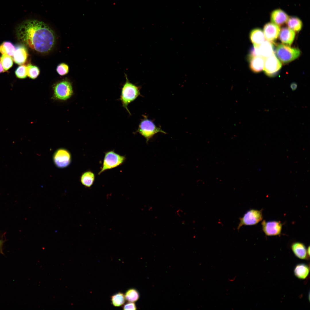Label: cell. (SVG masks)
Here are the masks:
<instances>
[{"label":"cell","mask_w":310,"mask_h":310,"mask_svg":"<svg viewBox=\"0 0 310 310\" xmlns=\"http://www.w3.org/2000/svg\"><path fill=\"white\" fill-rule=\"evenodd\" d=\"M282 66L281 62L274 53L264 59L263 70L265 74L269 76L274 75Z\"/></svg>","instance_id":"obj_9"},{"label":"cell","mask_w":310,"mask_h":310,"mask_svg":"<svg viewBox=\"0 0 310 310\" xmlns=\"http://www.w3.org/2000/svg\"><path fill=\"white\" fill-rule=\"evenodd\" d=\"M16 32L19 40L24 45L38 53L50 51L55 44L54 32L41 21L35 19L24 21L17 27Z\"/></svg>","instance_id":"obj_1"},{"label":"cell","mask_w":310,"mask_h":310,"mask_svg":"<svg viewBox=\"0 0 310 310\" xmlns=\"http://www.w3.org/2000/svg\"><path fill=\"white\" fill-rule=\"evenodd\" d=\"M124 310H136L137 307L133 302H129L125 304L123 307Z\"/></svg>","instance_id":"obj_30"},{"label":"cell","mask_w":310,"mask_h":310,"mask_svg":"<svg viewBox=\"0 0 310 310\" xmlns=\"http://www.w3.org/2000/svg\"><path fill=\"white\" fill-rule=\"evenodd\" d=\"M16 77L20 79H24L26 78L27 74V66L25 65H22L19 66L15 71Z\"/></svg>","instance_id":"obj_27"},{"label":"cell","mask_w":310,"mask_h":310,"mask_svg":"<svg viewBox=\"0 0 310 310\" xmlns=\"http://www.w3.org/2000/svg\"><path fill=\"white\" fill-rule=\"evenodd\" d=\"M137 131L146 139V142L156 134L158 132L166 133L156 127L151 120L145 117L140 122Z\"/></svg>","instance_id":"obj_6"},{"label":"cell","mask_w":310,"mask_h":310,"mask_svg":"<svg viewBox=\"0 0 310 310\" xmlns=\"http://www.w3.org/2000/svg\"><path fill=\"white\" fill-rule=\"evenodd\" d=\"M53 99L65 101L70 98L73 94L71 82L67 80L60 81L54 85L53 87Z\"/></svg>","instance_id":"obj_3"},{"label":"cell","mask_w":310,"mask_h":310,"mask_svg":"<svg viewBox=\"0 0 310 310\" xmlns=\"http://www.w3.org/2000/svg\"><path fill=\"white\" fill-rule=\"evenodd\" d=\"M124 295L125 300L129 302H135L138 300L140 297L138 291L133 288L128 289Z\"/></svg>","instance_id":"obj_24"},{"label":"cell","mask_w":310,"mask_h":310,"mask_svg":"<svg viewBox=\"0 0 310 310\" xmlns=\"http://www.w3.org/2000/svg\"><path fill=\"white\" fill-rule=\"evenodd\" d=\"M126 158L125 156L120 155L113 150L105 152L101 168L98 174L100 175L107 170L116 168L122 164Z\"/></svg>","instance_id":"obj_5"},{"label":"cell","mask_w":310,"mask_h":310,"mask_svg":"<svg viewBox=\"0 0 310 310\" xmlns=\"http://www.w3.org/2000/svg\"><path fill=\"white\" fill-rule=\"evenodd\" d=\"M95 179V174L90 170L87 171L83 173L80 178L81 183L87 187H90L92 185Z\"/></svg>","instance_id":"obj_21"},{"label":"cell","mask_w":310,"mask_h":310,"mask_svg":"<svg viewBox=\"0 0 310 310\" xmlns=\"http://www.w3.org/2000/svg\"><path fill=\"white\" fill-rule=\"evenodd\" d=\"M264 59L261 56H256L248 59L251 70L255 73H259L263 70Z\"/></svg>","instance_id":"obj_16"},{"label":"cell","mask_w":310,"mask_h":310,"mask_svg":"<svg viewBox=\"0 0 310 310\" xmlns=\"http://www.w3.org/2000/svg\"><path fill=\"white\" fill-rule=\"evenodd\" d=\"M53 160L55 165L59 168H64L70 164L71 156L70 153L67 149L61 148L58 149L54 153Z\"/></svg>","instance_id":"obj_8"},{"label":"cell","mask_w":310,"mask_h":310,"mask_svg":"<svg viewBox=\"0 0 310 310\" xmlns=\"http://www.w3.org/2000/svg\"><path fill=\"white\" fill-rule=\"evenodd\" d=\"M295 36L294 31L288 27H285L280 29L278 36L282 43L290 46L293 42Z\"/></svg>","instance_id":"obj_14"},{"label":"cell","mask_w":310,"mask_h":310,"mask_svg":"<svg viewBox=\"0 0 310 310\" xmlns=\"http://www.w3.org/2000/svg\"><path fill=\"white\" fill-rule=\"evenodd\" d=\"M309 270V267L307 264L304 263L299 264L294 268V274L299 279H305L308 277Z\"/></svg>","instance_id":"obj_18"},{"label":"cell","mask_w":310,"mask_h":310,"mask_svg":"<svg viewBox=\"0 0 310 310\" xmlns=\"http://www.w3.org/2000/svg\"><path fill=\"white\" fill-rule=\"evenodd\" d=\"M307 253L308 256L309 257L310 255V246H309L307 249Z\"/></svg>","instance_id":"obj_34"},{"label":"cell","mask_w":310,"mask_h":310,"mask_svg":"<svg viewBox=\"0 0 310 310\" xmlns=\"http://www.w3.org/2000/svg\"><path fill=\"white\" fill-rule=\"evenodd\" d=\"M291 248L294 254L297 257L302 259H307L309 257L307 253V249L303 243L298 242L292 243Z\"/></svg>","instance_id":"obj_15"},{"label":"cell","mask_w":310,"mask_h":310,"mask_svg":"<svg viewBox=\"0 0 310 310\" xmlns=\"http://www.w3.org/2000/svg\"><path fill=\"white\" fill-rule=\"evenodd\" d=\"M276 53L280 61L286 64L297 58L301 55V52L298 48L279 44L276 48Z\"/></svg>","instance_id":"obj_4"},{"label":"cell","mask_w":310,"mask_h":310,"mask_svg":"<svg viewBox=\"0 0 310 310\" xmlns=\"http://www.w3.org/2000/svg\"><path fill=\"white\" fill-rule=\"evenodd\" d=\"M263 219L262 210L251 209L246 212L242 217L240 218V222L237 228L239 230L243 225L251 226L256 224Z\"/></svg>","instance_id":"obj_7"},{"label":"cell","mask_w":310,"mask_h":310,"mask_svg":"<svg viewBox=\"0 0 310 310\" xmlns=\"http://www.w3.org/2000/svg\"><path fill=\"white\" fill-rule=\"evenodd\" d=\"M5 71L4 70V69L3 67V66L2 65L1 62V59H0V73H2V72H5Z\"/></svg>","instance_id":"obj_33"},{"label":"cell","mask_w":310,"mask_h":310,"mask_svg":"<svg viewBox=\"0 0 310 310\" xmlns=\"http://www.w3.org/2000/svg\"><path fill=\"white\" fill-rule=\"evenodd\" d=\"M126 81L121 89L120 100L122 106L131 115L127 106L140 95L139 87L130 82L125 74Z\"/></svg>","instance_id":"obj_2"},{"label":"cell","mask_w":310,"mask_h":310,"mask_svg":"<svg viewBox=\"0 0 310 310\" xmlns=\"http://www.w3.org/2000/svg\"><path fill=\"white\" fill-rule=\"evenodd\" d=\"M297 87V85L296 83L293 82L290 85V87L291 90L294 91L296 90Z\"/></svg>","instance_id":"obj_32"},{"label":"cell","mask_w":310,"mask_h":310,"mask_svg":"<svg viewBox=\"0 0 310 310\" xmlns=\"http://www.w3.org/2000/svg\"><path fill=\"white\" fill-rule=\"evenodd\" d=\"M258 46H259L253 45V47L250 49L248 56V59L254 57L261 56L259 51Z\"/></svg>","instance_id":"obj_29"},{"label":"cell","mask_w":310,"mask_h":310,"mask_svg":"<svg viewBox=\"0 0 310 310\" xmlns=\"http://www.w3.org/2000/svg\"><path fill=\"white\" fill-rule=\"evenodd\" d=\"M125 301L124 294L121 292H118L111 297V301L113 306L116 307H120L124 304Z\"/></svg>","instance_id":"obj_23"},{"label":"cell","mask_w":310,"mask_h":310,"mask_svg":"<svg viewBox=\"0 0 310 310\" xmlns=\"http://www.w3.org/2000/svg\"><path fill=\"white\" fill-rule=\"evenodd\" d=\"M15 50V47L10 42L5 41L0 45V53L2 55L13 56Z\"/></svg>","instance_id":"obj_22"},{"label":"cell","mask_w":310,"mask_h":310,"mask_svg":"<svg viewBox=\"0 0 310 310\" xmlns=\"http://www.w3.org/2000/svg\"><path fill=\"white\" fill-rule=\"evenodd\" d=\"M0 59L3 67L5 71L12 67L13 61L10 56L7 55H2Z\"/></svg>","instance_id":"obj_26"},{"label":"cell","mask_w":310,"mask_h":310,"mask_svg":"<svg viewBox=\"0 0 310 310\" xmlns=\"http://www.w3.org/2000/svg\"><path fill=\"white\" fill-rule=\"evenodd\" d=\"M258 49L260 56L264 58L270 56L274 53L272 43L267 40H265L259 46Z\"/></svg>","instance_id":"obj_19"},{"label":"cell","mask_w":310,"mask_h":310,"mask_svg":"<svg viewBox=\"0 0 310 310\" xmlns=\"http://www.w3.org/2000/svg\"><path fill=\"white\" fill-rule=\"evenodd\" d=\"M40 71L37 67L29 64L27 66V76L30 78L34 79L39 75Z\"/></svg>","instance_id":"obj_25"},{"label":"cell","mask_w":310,"mask_h":310,"mask_svg":"<svg viewBox=\"0 0 310 310\" xmlns=\"http://www.w3.org/2000/svg\"><path fill=\"white\" fill-rule=\"evenodd\" d=\"M287 27L295 32H299L303 27V22L301 20L296 16L289 17L286 23Z\"/></svg>","instance_id":"obj_20"},{"label":"cell","mask_w":310,"mask_h":310,"mask_svg":"<svg viewBox=\"0 0 310 310\" xmlns=\"http://www.w3.org/2000/svg\"><path fill=\"white\" fill-rule=\"evenodd\" d=\"M280 30L279 26L271 22L266 23L264 25L263 31L265 38L267 40L273 42L277 38Z\"/></svg>","instance_id":"obj_11"},{"label":"cell","mask_w":310,"mask_h":310,"mask_svg":"<svg viewBox=\"0 0 310 310\" xmlns=\"http://www.w3.org/2000/svg\"><path fill=\"white\" fill-rule=\"evenodd\" d=\"M235 278H233V279H229V281H231V282H232V281H234V280H235Z\"/></svg>","instance_id":"obj_35"},{"label":"cell","mask_w":310,"mask_h":310,"mask_svg":"<svg viewBox=\"0 0 310 310\" xmlns=\"http://www.w3.org/2000/svg\"><path fill=\"white\" fill-rule=\"evenodd\" d=\"M261 224L262 230L266 236H277L281 233L282 224L279 221L263 220Z\"/></svg>","instance_id":"obj_10"},{"label":"cell","mask_w":310,"mask_h":310,"mask_svg":"<svg viewBox=\"0 0 310 310\" xmlns=\"http://www.w3.org/2000/svg\"><path fill=\"white\" fill-rule=\"evenodd\" d=\"M56 71L60 75L63 76L67 74L69 71V67L67 64L62 63L59 64L57 67Z\"/></svg>","instance_id":"obj_28"},{"label":"cell","mask_w":310,"mask_h":310,"mask_svg":"<svg viewBox=\"0 0 310 310\" xmlns=\"http://www.w3.org/2000/svg\"><path fill=\"white\" fill-rule=\"evenodd\" d=\"M5 241L2 239H0V253L2 254L3 255V246Z\"/></svg>","instance_id":"obj_31"},{"label":"cell","mask_w":310,"mask_h":310,"mask_svg":"<svg viewBox=\"0 0 310 310\" xmlns=\"http://www.w3.org/2000/svg\"><path fill=\"white\" fill-rule=\"evenodd\" d=\"M251 41L253 45L259 46L265 40V37L263 31L259 28L252 30L249 34Z\"/></svg>","instance_id":"obj_17"},{"label":"cell","mask_w":310,"mask_h":310,"mask_svg":"<svg viewBox=\"0 0 310 310\" xmlns=\"http://www.w3.org/2000/svg\"><path fill=\"white\" fill-rule=\"evenodd\" d=\"M289 17L287 13L280 9L273 10L270 16L271 22L279 27L286 23Z\"/></svg>","instance_id":"obj_12"},{"label":"cell","mask_w":310,"mask_h":310,"mask_svg":"<svg viewBox=\"0 0 310 310\" xmlns=\"http://www.w3.org/2000/svg\"><path fill=\"white\" fill-rule=\"evenodd\" d=\"M13 56L15 63L20 65L24 64L28 57L27 49L25 45L21 44L16 46Z\"/></svg>","instance_id":"obj_13"}]
</instances>
